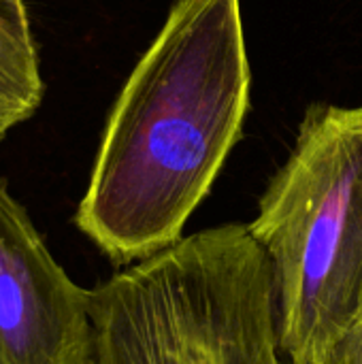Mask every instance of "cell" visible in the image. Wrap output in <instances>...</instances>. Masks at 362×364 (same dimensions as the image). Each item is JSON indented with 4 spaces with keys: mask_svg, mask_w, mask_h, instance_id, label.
Here are the masks:
<instances>
[{
    "mask_svg": "<svg viewBox=\"0 0 362 364\" xmlns=\"http://www.w3.org/2000/svg\"><path fill=\"white\" fill-rule=\"evenodd\" d=\"M45 81L30 23L0 13V141L43 102Z\"/></svg>",
    "mask_w": 362,
    "mask_h": 364,
    "instance_id": "5b68a950",
    "label": "cell"
},
{
    "mask_svg": "<svg viewBox=\"0 0 362 364\" xmlns=\"http://www.w3.org/2000/svg\"><path fill=\"white\" fill-rule=\"evenodd\" d=\"M0 13L13 17L17 21L30 23V15H28V9H26L23 0H0Z\"/></svg>",
    "mask_w": 362,
    "mask_h": 364,
    "instance_id": "52a82bcc",
    "label": "cell"
},
{
    "mask_svg": "<svg viewBox=\"0 0 362 364\" xmlns=\"http://www.w3.org/2000/svg\"><path fill=\"white\" fill-rule=\"evenodd\" d=\"M96 364H282L273 267L250 226L181 237L92 290Z\"/></svg>",
    "mask_w": 362,
    "mask_h": 364,
    "instance_id": "7a4b0ae2",
    "label": "cell"
},
{
    "mask_svg": "<svg viewBox=\"0 0 362 364\" xmlns=\"http://www.w3.org/2000/svg\"><path fill=\"white\" fill-rule=\"evenodd\" d=\"M250 83L241 0H177L111 109L75 213L109 260L181 239L241 139Z\"/></svg>",
    "mask_w": 362,
    "mask_h": 364,
    "instance_id": "6da1fadb",
    "label": "cell"
},
{
    "mask_svg": "<svg viewBox=\"0 0 362 364\" xmlns=\"http://www.w3.org/2000/svg\"><path fill=\"white\" fill-rule=\"evenodd\" d=\"M247 226L273 267L282 356L305 363L362 316V107L307 111Z\"/></svg>",
    "mask_w": 362,
    "mask_h": 364,
    "instance_id": "3957f363",
    "label": "cell"
},
{
    "mask_svg": "<svg viewBox=\"0 0 362 364\" xmlns=\"http://www.w3.org/2000/svg\"><path fill=\"white\" fill-rule=\"evenodd\" d=\"M301 364H362V316L314 358Z\"/></svg>",
    "mask_w": 362,
    "mask_h": 364,
    "instance_id": "8992f818",
    "label": "cell"
},
{
    "mask_svg": "<svg viewBox=\"0 0 362 364\" xmlns=\"http://www.w3.org/2000/svg\"><path fill=\"white\" fill-rule=\"evenodd\" d=\"M90 307L0 177V364H96Z\"/></svg>",
    "mask_w": 362,
    "mask_h": 364,
    "instance_id": "277c9868",
    "label": "cell"
}]
</instances>
